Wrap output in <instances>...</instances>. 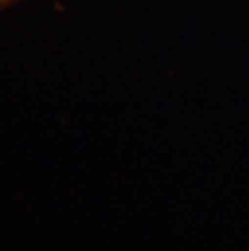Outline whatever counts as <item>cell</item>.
Returning a JSON list of instances; mask_svg holds the SVG:
<instances>
[{"mask_svg":"<svg viewBox=\"0 0 249 251\" xmlns=\"http://www.w3.org/2000/svg\"><path fill=\"white\" fill-rule=\"evenodd\" d=\"M21 2V0H0V13L3 12V10H7L8 7H12V5Z\"/></svg>","mask_w":249,"mask_h":251,"instance_id":"obj_1","label":"cell"}]
</instances>
